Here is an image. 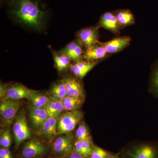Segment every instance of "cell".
I'll return each mask as SVG.
<instances>
[{
	"label": "cell",
	"mask_w": 158,
	"mask_h": 158,
	"mask_svg": "<svg viewBox=\"0 0 158 158\" xmlns=\"http://www.w3.org/2000/svg\"><path fill=\"white\" fill-rule=\"evenodd\" d=\"M39 0H10L9 10L15 20L36 30L42 28L47 12L40 9Z\"/></svg>",
	"instance_id": "1"
},
{
	"label": "cell",
	"mask_w": 158,
	"mask_h": 158,
	"mask_svg": "<svg viewBox=\"0 0 158 158\" xmlns=\"http://www.w3.org/2000/svg\"><path fill=\"white\" fill-rule=\"evenodd\" d=\"M13 130L16 148L23 141L31 139L32 133L28 126L25 112L24 110H21L18 113L14 120Z\"/></svg>",
	"instance_id": "2"
},
{
	"label": "cell",
	"mask_w": 158,
	"mask_h": 158,
	"mask_svg": "<svg viewBox=\"0 0 158 158\" xmlns=\"http://www.w3.org/2000/svg\"><path fill=\"white\" fill-rule=\"evenodd\" d=\"M81 111H68L59 117L58 126V135H66L71 133L83 118Z\"/></svg>",
	"instance_id": "3"
},
{
	"label": "cell",
	"mask_w": 158,
	"mask_h": 158,
	"mask_svg": "<svg viewBox=\"0 0 158 158\" xmlns=\"http://www.w3.org/2000/svg\"><path fill=\"white\" fill-rule=\"evenodd\" d=\"M21 105V102L19 100H4L1 101L0 114L3 127L12 124Z\"/></svg>",
	"instance_id": "4"
},
{
	"label": "cell",
	"mask_w": 158,
	"mask_h": 158,
	"mask_svg": "<svg viewBox=\"0 0 158 158\" xmlns=\"http://www.w3.org/2000/svg\"><path fill=\"white\" fill-rule=\"evenodd\" d=\"M75 142L73 137L70 135L59 136L53 143V153L60 158L65 156L73 150Z\"/></svg>",
	"instance_id": "5"
},
{
	"label": "cell",
	"mask_w": 158,
	"mask_h": 158,
	"mask_svg": "<svg viewBox=\"0 0 158 158\" xmlns=\"http://www.w3.org/2000/svg\"><path fill=\"white\" fill-rule=\"evenodd\" d=\"M59 117H49L43 123L37 131V135L46 143H50L58 135Z\"/></svg>",
	"instance_id": "6"
},
{
	"label": "cell",
	"mask_w": 158,
	"mask_h": 158,
	"mask_svg": "<svg viewBox=\"0 0 158 158\" xmlns=\"http://www.w3.org/2000/svg\"><path fill=\"white\" fill-rule=\"evenodd\" d=\"M127 158H158V147L153 144H144L128 150Z\"/></svg>",
	"instance_id": "7"
},
{
	"label": "cell",
	"mask_w": 158,
	"mask_h": 158,
	"mask_svg": "<svg viewBox=\"0 0 158 158\" xmlns=\"http://www.w3.org/2000/svg\"><path fill=\"white\" fill-rule=\"evenodd\" d=\"M99 28L98 25L87 27L81 29L77 33V39L86 49L90 48L98 43Z\"/></svg>",
	"instance_id": "8"
},
{
	"label": "cell",
	"mask_w": 158,
	"mask_h": 158,
	"mask_svg": "<svg viewBox=\"0 0 158 158\" xmlns=\"http://www.w3.org/2000/svg\"><path fill=\"white\" fill-rule=\"evenodd\" d=\"M46 150L45 144L39 139L33 138L24 144L21 155L24 158H34L45 154Z\"/></svg>",
	"instance_id": "9"
},
{
	"label": "cell",
	"mask_w": 158,
	"mask_h": 158,
	"mask_svg": "<svg viewBox=\"0 0 158 158\" xmlns=\"http://www.w3.org/2000/svg\"><path fill=\"white\" fill-rule=\"evenodd\" d=\"M98 25L116 35L120 34V31L123 28L118 22L114 11H107L102 15Z\"/></svg>",
	"instance_id": "10"
},
{
	"label": "cell",
	"mask_w": 158,
	"mask_h": 158,
	"mask_svg": "<svg viewBox=\"0 0 158 158\" xmlns=\"http://www.w3.org/2000/svg\"><path fill=\"white\" fill-rule=\"evenodd\" d=\"M131 40L130 36H123L116 37L106 42L99 41L98 42L106 49L108 53L111 55L119 52L126 48L129 46Z\"/></svg>",
	"instance_id": "11"
},
{
	"label": "cell",
	"mask_w": 158,
	"mask_h": 158,
	"mask_svg": "<svg viewBox=\"0 0 158 158\" xmlns=\"http://www.w3.org/2000/svg\"><path fill=\"white\" fill-rule=\"evenodd\" d=\"M110 55L98 42L93 46L86 49L83 55V60L88 62H99Z\"/></svg>",
	"instance_id": "12"
},
{
	"label": "cell",
	"mask_w": 158,
	"mask_h": 158,
	"mask_svg": "<svg viewBox=\"0 0 158 158\" xmlns=\"http://www.w3.org/2000/svg\"><path fill=\"white\" fill-rule=\"evenodd\" d=\"M69 96L85 98L84 87L78 79L69 76H65L62 79Z\"/></svg>",
	"instance_id": "13"
},
{
	"label": "cell",
	"mask_w": 158,
	"mask_h": 158,
	"mask_svg": "<svg viewBox=\"0 0 158 158\" xmlns=\"http://www.w3.org/2000/svg\"><path fill=\"white\" fill-rule=\"evenodd\" d=\"M31 89H29L24 85L19 83L8 86L6 95L2 100H19L28 98Z\"/></svg>",
	"instance_id": "14"
},
{
	"label": "cell",
	"mask_w": 158,
	"mask_h": 158,
	"mask_svg": "<svg viewBox=\"0 0 158 158\" xmlns=\"http://www.w3.org/2000/svg\"><path fill=\"white\" fill-rule=\"evenodd\" d=\"M81 43L77 39L69 43L64 48L59 51V52L69 56L74 62L83 60L84 52Z\"/></svg>",
	"instance_id": "15"
},
{
	"label": "cell",
	"mask_w": 158,
	"mask_h": 158,
	"mask_svg": "<svg viewBox=\"0 0 158 158\" xmlns=\"http://www.w3.org/2000/svg\"><path fill=\"white\" fill-rule=\"evenodd\" d=\"M98 63L99 62H88L83 60L71 64L70 69L77 77L83 79Z\"/></svg>",
	"instance_id": "16"
},
{
	"label": "cell",
	"mask_w": 158,
	"mask_h": 158,
	"mask_svg": "<svg viewBox=\"0 0 158 158\" xmlns=\"http://www.w3.org/2000/svg\"><path fill=\"white\" fill-rule=\"evenodd\" d=\"M29 116L34 128L38 131L41 125L49 118L45 108H37L30 106Z\"/></svg>",
	"instance_id": "17"
},
{
	"label": "cell",
	"mask_w": 158,
	"mask_h": 158,
	"mask_svg": "<svg viewBox=\"0 0 158 158\" xmlns=\"http://www.w3.org/2000/svg\"><path fill=\"white\" fill-rule=\"evenodd\" d=\"M49 98V94H46L38 90H31L27 99L31 103V106L37 108L45 107Z\"/></svg>",
	"instance_id": "18"
},
{
	"label": "cell",
	"mask_w": 158,
	"mask_h": 158,
	"mask_svg": "<svg viewBox=\"0 0 158 158\" xmlns=\"http://www.w3.org/2000/svg\"><path fill=\"white\" fill-rule=\"evenodd\" d=\"M94 144L91 137L86 140L76 141L74 144L73 150L89 158L93 151Z\"/></svg>",
	"instance_id": "19"
},
{
	"label": "cell",
	"mask_w": 158,
	"mask_h": 158,
	"mask_svg": "<svg viewBox=\"0 0 158 158\" xmlns=\"http://www.w3.org/2000/svg\"><path fill=\"white\" fill-rule=\"evenodd\" d=\"M114 11L118 22L123 27L133 25L135 23V16L129 9H118Z\"/></svg>",
	"instance_id": "20"
},
{
	"label": "cell",
	"mask_w": 158,
	"mask_h": 158,
	"mask_svg": "<svg viewBox=\"0 0 158 158\" xmlns=\"http://www.w3.org/2000/svg\"><path fill=\"white\" fill-rule=\"evenodd\" d=\"M44 108L49 117H59L63 111L65 110L62 101L54 99L50 96Z\"/></svg>",
	"instance_id": "21"
},
{
	"label": "cell",
	"mask_w": 158,
	"mask_h": 158,
	"mask_svg": "<svg viewBox=\"0 0 158 158\" xmlns=\"http://www.w3.org/2000/svg\"><path fill=\"white\" fill-rule=\"evenodd\" d=\"M48 94L52 98L59 101H62L67 96L66 88L62 80L52 85Z\"/></svg>",
	"instance_id": "22"
},
{
	"label": "cell",
	"mask_w": 158,
	"mask_h": 158,
	"mask_svg": "<svg viewBox=\"0 0 158 158\" xmlns=\"http://www.w3.org/2000/svg\"><path fill=\"white\" fill-rule=\"evenodd\" d=\"M84 99L77 97L67 96L62 100L65 110L75 111L79 110L83 104Z\"/></svg>",
	"instance_id": "23"
},
{
	"label": "cell",
	"mask_w": 158,
	"mask_h": 158,
	"mask_svg": "<svg viewBox=\"0 0 158 158\" xmlns=\"http://www.w3.org/2000/svg\"><path fill=\"white\" fill-rule=\"evenodd\" d=\"M53 59L55 65L60 72L66 70L70 68L71 59L67 55L59 52H54Z\"/></svg>",
	"instance_id": "24"
},
{
	"label": "cell",
	"mask_w": 158,
	"mask_h": 158,
	"mask_svg": "<svg viewBox=\"0 0 158 158\" xmlns=\"http://www.w3.org/2000/svg\"><path fill=\"white\" fill-rule=\"evenodd\" d=\"M149 91L158 99V60L154 64L149 80Z\"/></svg>",
	"instance_id": "25"
},
{
	"label": "cell",
	"mask_w": 158,
	"mask_h": 158,
	"mask_svg": "<svg viewBox=\"0 0 158 158\" xmlns=\"http://www.w3.org/2000/svg\"><path fill=\"white\" fill-rule=\"evenodd\" d=\"M91 137L90 132L85 122L80 123L76 132V141L86 140Z\"/></svg>",
	"instance_id": "26"
},
{
	"label": "cell",
	"mask_w": 158,
	"mask_h": 158,
	"mask_svg": "<svg viewBox=\"0 0 158 158\" xmlns=\"http://www.w3.org/2000/svg\"><path fill=\"white\" fill-rule=\"evenodd\" d=\"M114 154L94 144L93 149L89 158H110Z\"/></svg>",
	"instance_id": "27"
},
{
	"label": "cell",
	"mask_w": 158,
	"mask_h": 158,
	"mask_svg": "<svg viewBox=\"0 0 158 158\" xmlns=\"http://www.w3.org/2000/svg\"><path fill=\"white\" fill-rule=\"evenodd\" d=\"M11 134L9 130L5 129L1 132L0 145L3 148H9L11 145Z\"/></svg>",
	"instance_id": "28"
},
{
	"label": "cell",
	"mask_w": 158,
	"mask_h": 158,
	"mask_svg": "<svg viewBox=\"0 0 158 158\" xmlns=\"http://www.w3.org/2000/svg\"><path fill=\"white\" fill-rule=\"evenodd\" d=\"M0 158H13L9 148H1L0 149Z\"/></svg>",
	"instance_id": "29"
},
{
	"label": "cell",
	"mask_w": 158,
	"mask_h": 158,
	"mask_svg": "<svg viewBox=\"0 0 158 158\" xmlns=\"http://www.w3.org/2000/svg\"><path fill=\"white\" fill-rule=\"evenodd\" d=\"M61 158H89L82 155L79 153L73 150L68 155Z\"/></svg>",
	"instance_id": "30"
},
{
	"label": "cell",
	"mask_w": 158,
	"mask_h": 158,
	"mask_svg": "<svg viewBox=\"0 0 158 158\" xmlns=\"http://www.w3.org/2000/svg\"><path fill=\"white\" fill-rule=\"evenodd\" d=\"M8 86V85L1 84V85H0V97H1V99L4 98L6 95Z\"/></svg>",
	"instance_id": "31"
},
{
	"label": "cell",
	"mask_w": 158,
	"mask_h": 158,
	"mask_svg": "<svg viewBox=\"0 0 158 158\" xmlns=\"http://www.w3.org/2000/svg\"><path fill=\"white\" fill-rule=\"evenodd\" d=\"M110 158H119V154H114L112 157Z\"/></svg>",
	"instance_id": "32"
},
{
	"label": "cell",
	"mask_w": 158,
	"mask_h": 158,
	"mask_svg": "<svg viewBox=\"0 0 158 158\" xmlns=\"http://www.w3.org/2000/svg\"><path fill=\"white\" fill-rule=\"evenodd\" d=\"M3 1V0H1V2H2Z\"/></svg>",
	"instance_id": "33"
}]
</instances>
